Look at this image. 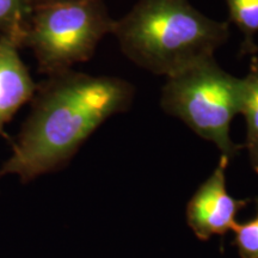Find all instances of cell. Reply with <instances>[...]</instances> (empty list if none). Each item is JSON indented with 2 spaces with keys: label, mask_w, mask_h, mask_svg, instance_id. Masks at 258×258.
Returning <instances> with one entry per match:
<instances>
[{
  "label": "cell",
  "mask_w": 258,
  "mask_h": 258,
  "mask_svg": "<svg viewBox=\"0 0 258 258\" xmlns=\"http://www.w3.org/2000/svg\"><path fill=\"white\" fill-rule=\"evenodd\" d=\"M35 4V9L38 6L49 5V4H56V3H64V2H73V0H32Z\"/></svg>",
  "instance_id": "obj_11"
},
{
  "label": "cell",
  "mask_w": 258,
  "mask_h": 258,
  "mask_svg": "<svg viewBox=\"0 0 258 258\" xmlns=\"http://www.w3.org/2000/svg\"><path fill=\"white\" fill-rule=\"evenodd\" d=\"M112 34L129 60L169 78L214 57L230 30L227 23L201 14L188 0H139L115 21Z\"/></svg>",
  "instance_id": "obj_2"
},
{
  "label": "cell",
  "mask_w": 258,
  "mask_h": 258,
  "mask_svg": "<svg viewBox=\"0 0 258 258\" xmlns=\"http://www.w3.org/2000/svg\"><path fill=\"white\" fill-rule=\"evenodd\" d=\"M114 25L102 0L38 6L29 22L23 46L34 51L42 73L54 76L89 60L99 41L112 34Z\"/></svg>",
  "instance_id": "obj_4"
},
{
  "label": "cell",
  "mask_w": 258,
  "mask_h": 258,
  "mask_svg": "<svg viewBox=\"0 0 258 258\" xmlns=\"http://www.w3.org/2000/svg\"><path fill=\"white\" fill-rule=\"evenodd\" d=\"M226 4L230 19L244 35L241 51L254 54L257 50L254 35L258 32V0H226Z\"/></svg>",
  "instance_id": "obj_9"
},
{
  "label": "cell",
  "mask_w": 258,
  "mask_h": 258,
  "mask_svg": "<svg viewBox=\"0 0 258 258\" xmlns=\"http://www.w3.org/2000/svg\"><path fill=\"white\" fill-rule=\"evenodd\" d=\"M230 159L221 156L217 169L194 194L186 206V221L196 237L208 240L225 235L237 225L235 218L251 200H237L226 188V169Z\"/></svg>",
  "instance_id": "obj_5"
},
{
  "label": "cell",
  "mask_w": 258,
  "mask_h": 258,
  "mask_svg": "<svg viewBox=\"0 0 258 258\" xmlns=\"http://www.w3.org/2000/svg\"><path fill=\"white\" fill-rule=\"evenodd\" d=\"M240 98L241 79L212 57L169 77L160 102L165 112L182 120L231 160L243 147L230 135L232 121L240 112Z\"/></svg>",
  "instance_id": "obj_3"
},
{
  "label": "cell",
  "mask_w": 258,
  "mask_h": 258,
  "mask_svg": "<svg viewBox=\"0 0 258 258\" xmlns=\"http://www.w3.org/2000/svg\"><path fill=\"white\" fill-rule=\"evenodd\" d=\"M19 47L17 38L0 37V134L18 109L32 101L37 88L19 57Z\"/></svg>",
  "instance_id": "obj_6"
},
{
  "label": "cell",
  "mask_w": 258,
  "mask_h": 258,
  "mask_svg": "<svg viewBox=\"0 0 258 258\" xmlns=\"http://www.w3.org/2000/svg\"><path fill=\"white\" fill-rule=\"evenodd\" d=\"M34 10L32 0H0V37H15L23 46Z\"/></svg>",
  "instance_id": "obj_8"
},
{
  "label": "cell",
  "mask_w": 258,
  "mask_h": 258,
  "mask_svg": "<svg viewBox=\"0 0 258 258\" xmlns=\"http://www.w3.org/2000/svg\"><path fill=\"white\" fill-rule=\"evenodd\" d=\"M234 245L241 258H258V212L251 220L238 224L233 228Z\"/></svg>",
  "instance_id": "obj_10"
},
{
  "label": "cell",
  "mask_w": 258,
  "mask_h": 258,
  "mask_svg": "<svg viewBox=\"0 0 258 258\" xmlns=\"http://www.w3.org/2000/svg\"><path fill=\"white\" fill-rule=\"evenodd\" d=\"M135 90L116 77L67 72L37 85L31 114L0 177L17 175L23 183L66 165L93 132L111 116L127 111Z\"/></svg>",
  "instance_id": "obj_1"
},
{
  "label": "cell",
  "mask_w": 258,
  "mask_h": 258,
  "mask_svg": "<svg viewBox=\"0 0 258 258\" xmlns=\"http://www.w3.org/2000/svg\"><path fill=\"white\" fill-rule=\"evenodd\" d=\"M246 121V147L252 169L258 173V57L252 56L249 73L241 78L240 112Z\"/></svg>",
  "instance_id": "obj_7"
}]
</instances>
